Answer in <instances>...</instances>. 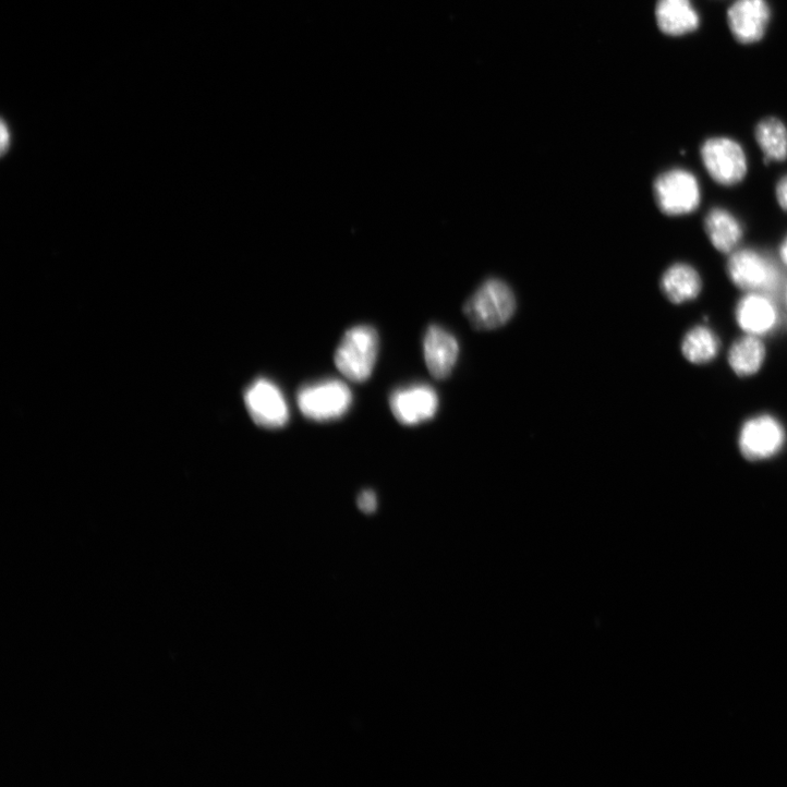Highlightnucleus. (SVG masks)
Segmentation results:
<instances>
[{
	"mask_svg": "<svg viewBox=\"0 0 787 787\" xmlns=\"http://www.w3.org/2000/svg\"><path fill=\"white\" fill-rule=\"evenodd\" d=\"M424 356L431 374L438 379L449 377L458 362V339L440 325L428 326L424 336Z\"/></svg>",
	"mask_w": 787,
	"mask_h": 787,
	"instance_id": "obj_10",
	"label": "nucleus"
},
{
	"mask_svg": "<svg viewBox=\"0 0 787 787\" xmlns=\"http://www.w3.org/2000/svg\"><path fill=\"white\" fill-rule=\"evenodd\" d=\"M656 21L668 36H683L698 29L699 16L690 0H658Z\"/></svg>",
	"mask_w": 787,
	"mask_h": 787,
	"instance_id": "obj_13",
	"label": "nucleus"
},
{
	"mask_svg": "<svg viewBox=\"0 0 787 787\" xmlns=\"http://www.w3.org/2000/svg\"><path fill=\"white\" fill-rule=\"evenodd\" d=\"M765 349L763 343L754 336H747L737 340L729 351V363L740 376L754 374L762 365Z\"/></svg>",
	"mask_w": 787,
	"mask_h": 787,
	"instance_id": "obj_16",
	"label": "nucleus"
},
{
	"mask_svg": "<svg viewBox=\"0 0 787 787\" xmlns=\"http://www.w3.org/2000/svg\"><path fill=\"white\" fill-rule=\"evenodd\" d=\"M516 308L511 288L500 279H489L467 301L464 313L476 329L493 330L506 325Z\"/></svg>",
	"mask_w": 787,
	"mask_h": 787,
	"instance_id": "obj_2",
	"label": "nucleus"
},
{
	"mask_svg": "<svg viewBox=\"0 0 787 787\" xmlns=\"http://www.w3.org/2000/svg\"><path fill=\"white\" fill-rule=\"evenodd\" d=\"M359 509L365 514H372L377 509V498L372 491L362 492L356 500Z\"/></svg>",
	"mask_w": 787,
	"mask_h": 787,
	"instance_id": "obj_19",
	"label": "nucleus"
},
{
	"mask_svg": "<svg viewBox=\"0 0 787 787\" xmlns=\"http://www.w3.org/2000/svg\"><path fill=\"white\" fill-rule=\"evenodd\" d=\"M389 408L404 426H417L432 421L439 410L437 391L429 385L416 384L392 391Z\"/></svg>",
	"mask_w": 787,
	"mask_h": 787,
	"instance_id": "obj_7",
	"label": "nucleus"
},
{
	"mask_svg": "<svg viewBox=\"0 0 787 787\" xmlns=\"http://www.w3.org/2000/svg\"><path fill=\"white\" fill-rule=\"evenodd\" d=\"M701 156L706 171L721 185H736L746 175L747 160L744 153L731 140H709L702 146Z\"/></svg>",
	"mask_w": 787,
	"mask_h": 787,
	"instance_id": "obj_6",
	"label": "nucleus"
},
{
	"mask_svg": "<svg viewBox=\"0 0 787 787\" xmlns=\"http://www.w3.org/2000/svg\"><path fill=\"white\" fill-rule=\"evenodd\" d=\"M755 138L768 160L787 159V130L780 121L771 118L760 122Z\"/></svg>",
	"mask_w": 787,
	"mask_h": 787,
	"instance_id": "obj_17",
	"label": "nucleus"
},
{
	"mask_svg": "<svg viewBox=\"0 0 787 787\" xmlns=\"http://www.w3.org/2000/svg\"><path fill=\"white\" fill-rule=\"evenodd\" d=\"M379 349L377 330L356 325L342 336L334 355L338 371L354 383H363L373 373Z\"/></svg>",
	"mask_w": 787,
	"mask_h": 787,
	"instance_id": "obj_1",
	"label": "nucleus"
},
{
	"mask_svg": "<svg viewBox=\"0 0 787 787\" xmlns=\"http://www.w3.org/2000/svg\"><path fill=\"white\" fill-rule=\"evenodd\" d=\"M776 195L779 205L787 210V175L778 182Z\"/></svg>",
	"mask_w": 787,
	"mask_h": 787,
	"instance_id": "obj_20",
	"label": "nucleus"
},
{
	"mask_svg": "<svg viewBox=\"0 0 787 787\" xmlns=\"http://www.w3.org/2000/svg\"><path fill=\"white\" fill-rule=\"evenodd\" d=\"M770 11L764 0H737L728 12L735 38L744 45L759 41L767 27Z\"/></svg>",
	"mask_w": 787,
	"mask_h": 787,
	"instance_id": "obj_11",
	"label": "nucleus"
},
{
	"mask_svg": "<svg viewBox=\"0 0 787 787\" xmlns=\"http://www.w3.org/2000/svg\"><path fill=\"white\" fill-rule=\"evenodd\" d=\"M659 209L669 216H681L694 211L700 204V187L689 171L675 169L659 175L654 184Z\"/></svg>",
	"mask_w": 787,
	"mask_h": 787,
	"instance_id": "obj_5",
	"label": "nucleus"
},
{
	"mask_svg": "<svg viewBox=\"0 0 787 787\" xmlns=\"http://www.w3.org/2000/svg\"><path fill=\"white\" fill-rule=\"evenodd\" d=\"M719 349L716 335L707 327L698 326L691 329L682 341L685 356L693 363H706L713 360Z\"/></svg>",
	"mask_w": 787,
	"mask_h": 787,
	"instance_id": "obj_18",
	"label": "nucleus"
},
{
	"mask_svg": "<svg viewBox=\"0 0 787 787\" xmlns=\"http://www.w3.org/2000/svg\"><path fill=\"white\" fill-rule=\"evenodd\" d=\"M728 274L736 286L744 290L774 291L779 281L775 266L763 255L752 250L732 254L728 262Z\"/></svg>",
	"mask_w": 787,
	"mask_h": 787,
	"instance_id": "obj_8",
	"label": "nucleus"
},
{
	"mask_svg": "<svg viewBox=\"0 0 787 787\" xmlns=\"http://www.w3.org/2000/svg\"><path fill=\"white\" fill-rule=\"evenodd\" d=\"M296 402L305 419L322 423L331 422L348 413L352 404V392L339 379H325L301 387Z\"/></svg>",
	"mask_w": 787,
	"mask_h": 787,
	"instance_id": "obj_3",
	"label": "nucleus"
},
{
	"mask_svg": "<svg viewBox=\"0 0 787 787\" xmlns=\"http://www.w3.org/2000/svg\"><path fill=\"white\" fill-rule=\"evenodd\" d=\"M784 441L785 434L780 425L770 416H760L744 424L739 447L744 458L760 461L775 456Z\"/></svg>",
	"mask_w": 787,
	"mask_h": 787,
	"instance_id": "obj_9",
	"label": "nucleus"
},
{
	"mask_svg": "<svg viewBox=\"0 0 787 787\" xmlns=\"http://www.w3.org/2000/svg\"><path fill=\"white\" fill-rule=\"evenodd\" d=\"M739 326L748 334L763 335L771 331L777 323V312L770 299L761 294L744 296L736 310Z\"/></svg>",
	"mask_w": 787,
	"mask_h": 787,
	"instance_id": "obj_12",
	"label": "nucleus"
},
{
	"mask_svg": "<svg viewBox=\"0 0 787 787\" xmlns=\"http://www.w3.org/2000/svg\"><path fill=\"white\" fill-rule=\"evenodd\" d=\"M661 286L669 301L680 304L695 299L701 291L702 282L693 267L675 264L665 271Z\"/></svg>",
	"mask_w": 787,
	"mask_h": 787,
	"instance_id": "obj_14",
	"label": "nucleus"
},
{
	"mask_svg": "<svg viewBox=\"0 0 787 787\" xmlns=\"http://www.w3.org/2000/svg\"><path fill=\"white\" fill-rule=\"evenodd\" d=\"M705 230L712 244L722 253H729L739 243L742 229L727 210L712 209L705 218Z\"/></svg>",
	"mask_w": 787,
	"mask_h": 787,
	"instance_id": "obj_15",
	"label": "nucleus"
},
{
	"mask_svg": "<svg viewBox=\"0 0 787 787\" xmlns=\"http://www.w3.org/2000/svg\"><path fill=\"white\" fill-rule=\"evenodd\" d=\"M12 145V133L10 125L3 120L2 121V153L5 155Z\"/></svg>",
	"mask_w": 787,
	"mask_h": 787,
	"instance_id": "obj_21",
	"label": "nucleus"
},
{
	"mask_svg": "<svg viewBox=\"0 0 787 787\" xmlns=\"http://www.w3.org/2000/svg\"><path fill=\"white\" fill-rule=\"evenodd\" d=\"M780 257L785 264H787V238L780 246Z\"/></svg>",
	"mask_w": 787,
	"mask_h": 787,
	"instance_id": "obj_22",
	"label": "nucleus"
},
{
	"mask_svg": "<svg viewBox=\"0 0 787 787\" xmlns=\"http://www.w3.org/2000/svg\"><path fill=\"white\" fill-rule=\"evenodd\" d=\"M244 403L253 422L262 428L280 429L289 422L283 393L267 378H257L245 389Z\"/></svg>",
	"mask_w": 787,
	"mask_h": 787,
	"instance_id": "obj_4",
	"label": "nucleus"
}]
</instances>
